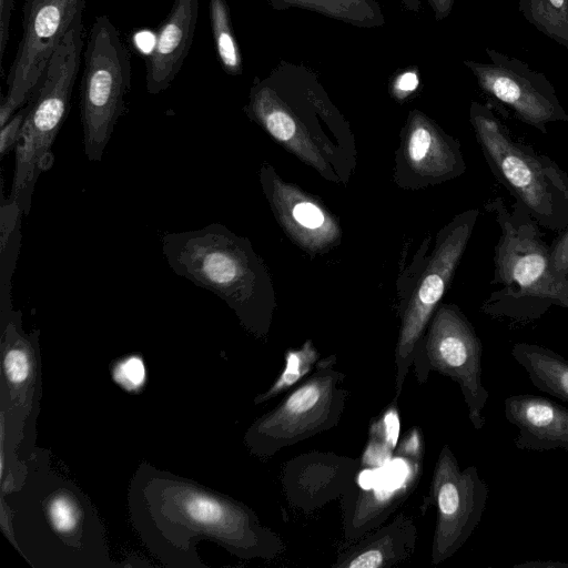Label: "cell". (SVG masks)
Returning a JSON list of instances; mask_svg holds the SVG:
<instances>
[{"mask_svg": "<svg viewBox=\"0 0 568 568\" xmlns=\"http://www.w3.org/2000/svg\"><path fill=\"white\" fill-rule=\"evenodd\" d=\"M80 93L83 148L88 160L100 162L125 110L131 88V57L108 16L94 19L85 50Z\"/></svg>", "mask_w": 568, "mask_h": 568, "instance_id": "7", "label": "cell"}, {"mask_svg": "<svg viewBox=\"0 0 568 568\" xmlns=\"http://www.w3.org/2000/svg\"><path fill=\"white\" fill-rule=\"evenodd\" d=\"M209 14L215 49L222 68L227 74H241V52L233 33L226 1L209 0Z\"/></svg>", "mask_w": 568, "mask_h": 568, "instance_id": "25", "label": "cell"}, {"mask_svg": "<svg viewBox=\"0 0 568 568\" xmlns=\"http://www.w3.org/2000/svg\"><path fill=\"white\" fill-rule=\"evenodd\" d=\"M551 260L555 270L568 277V229L551 245Z\"/></svg>", "mask_w": 568, "mask_h": 568, "instance_id": "31", "label": "cell"}, {"mask_svg": "<svg viewBox=\"0 0 568 568\" xmlns=\"http://www.w3.org/2000/svg\"><path fill=\"white\" fill-rule=\"evenodd\" d=\"M525 18L568 49V0H519Z\"/></svg>", "mask_w": 568, "mask_h": 568, "instance_id": "26", "label": "cell"}, {"mask_svg": "<svg viewBox=\"0 0 568 568\" xmlns=\"http://www.w3.org/2000/svg\"><path fill=\"white\" fill-rule=\"evenodd\" d=\"M481 341L475 328L452 304L440 305L413 352L415 376L419 384L436 372L458 384L475 429L485 425L483 410L489 393L481 381Z\"/></svg>", "mask_w": 568, "mask_h": 568, "instance_id": "9", "label": "cell"}, {"mask_svg": "<svg viewBox=\"0 0 568 568\" xmlns=\"http://www.w3.org/2000/svg\"><path fill=\"white\" fill-rule=\"evenodd\" d=\"M515 361L538 389L568 402V361L545 346L526 342L511 347Z\"/></svg>", "mask_w": 568, "mask_h": 568, "instance_id": "22", "label": "cell"}, {"mask_svg": "<svg viewBox=\"0 0 568 568\" xmlns=\"http://www.w3.org/2000/svg\"><path fill=\"white\" fill-rule=\"evenodd\" d=\"M28 104L20 108L12 118L0 126V155L4 156L8 152L16 149L24 119L28 113Z\"/></svg>", "mask_w": 568, "mask_h": 568, "instance_id": "30", "label": "cell"}, {"mask_svg": "<svg viewBox=\"0 0 568 568\" xmlns=\"http://www.w3.org/2000/svg\"><path fill=\"white\" fill-rule=\"evenodd\" d=\"M405 153L414 172L432 180L444 181L465 171L459 143L423 115L410 121Z\"/></svg>", "mask_w": 568, "mask_h": 568, "instance_id": "20", "label": "cell"}, {"mask_svg": "<svg viewBox=\"0 0 568 568\" xmlns=\"http://www.w3.org/2000/svg\"><path fill=\"white\" fill-rule=\"evenodd\" d=\"M478 215L477 209L467 210L446 226L416 292L404 310L395 347V400L400 397L413 363V352L423 338L429 320L452 280Z\"/></svg>", "mask_w": 568, "mask_h": 568, "instance_id": "12", "label": "cell"}, {"mask_svg": "<svg viewBox=\"0 0 568 568\" xmlns=\"http://www.w3.org/2000/svg\"><path fill=\"white\" fill-rule=\"evenodd\" d=\"M488 52L493 63L465 62L484 91L509 106L520 121L542 133L547 132L549 123L568 121L551 85L542 75L498 52Z\"/></svg>", "mask_w": 568, "mask_h": 568, "instance_id": "14", "label": "cell"}, {"mask_svg": "<svg viewBox=\"0 0 568 568\" xmlns=\"http://www.w3.org/2000/svg\"><path fill=\"white\" fill-rule=\"evenodd\" d=\"M417 525L413 516L400 513L356 541L345 544L334 568H392L414 555Z\"/></svg>", "mask_w": 568, "mask_h": 568, "instance_id": "19", "label": "cell"}, {"mask_svg": "<svg viewBox=\"0 0 568 568\" xmlns=\"http://www.w3.org/2000/svg\"><path fill=\"white\" fill-rule=\"evenodd\" d=\"M336 363L334 354L320 359L310 376L253 422L244 435L253 455L271 457L339 423L347 390L343 387L345 374L335 368Z\"/></svg>", "mask_w": 568, "mask_h": 568, "instance_id": "8", "label": "cell"}, {"mask_svg": "<svg viewBox=\"0 0 568 568\" xmlns=\"http://www.w3.org/2000/svg\"><path fill=\"white\" fill-rule=\"evenodd\" d=\"M263 181L281 223L300 244L316 251L332 244L339 234L334 219L296 187L275 179L264 169Z\"/></svg>", "mask_w": 568, "mask_h": 568, "instance_id": "18", "label": "cell"}, {"mask_svg": "<svg viewBox=\"0 0 568 568\" xmlns=\"http://www.w3.org/2000/svg\"><path fill=\"white\" fill-rule=\"evenodd\" d=\"M359 458L331 452H308L287 460L281 485L288 505L306 515L341 498L354 481Z\"/></svg>", "mask_w": 568, "mask_h": 568, "instance_id": "15", "label": "cell"}, {"mask_svg": "<svg viewBox=\"0 0 568 568\" xmlns=\"http://www.w3.org/2000/svg\"><path fill=\"white\" fill-rule=\"evenodd\" d=\"M470 122L493 175L540 227L568 229V174L549 156L515 140L491 110L474 102Z\"/></svg>", "mask_w": 568, "mask_h": 568, "instance_id": "6", "label": "cell"}, {"mask_svg": "<svg viewBox=\"0 0 568 568\" xmlns=\"http://www.w3.org/2000/svg\"><path fill=\"white\" fill-rule=\"evenodd\" d=\"M30 490L16 506L18 542L34 560H61L71 566H99L105 560L100 523L70 483L52 474L33 475ZM59 565V564H58Z\"/></svg>", "mask_w": 568, "mask_h": 568, "instance_id": "4", "label": "cell"}, {"mask_svg": "<svg viewBox=\"0 0 568 568\" xmlns=\"http://www.w3.org/2000/svg\"><path fill=\"white\" fill-rule=\"evenodd\" d=\"M144 376V365L136 356L125 358L114 369L115 381L130 390L139 388L143 384Z\"/></svg>", "mask_w": 568, "mask_h": 568, "instance_id": "29", "label": "cell"}, {"mask_svg": "<svg viewBox=\"0 0 568 568\" xmlns=\"http://www.w3.org/2000/svg\"><path fill=\"white\" fill-rule=\"evenodd\" d=\"M274 8L301 7L316 10L356 26H375L383 20L379 8L371 0H268Z\"/></svg>", "mask_w": 568, "mask_h": 568, "instance_id": "24", "label": "cell"}, {"mask_svg": "<svg viewBox=\"0 0 568 568\" xmlns=\"http://www.w3.org/2000/svg\"><path fill=\"white\" fill-rule=\"evenodd\" d=\"M19 204L2 196L0 209V317L1 325L11 314V280L17 265L21 242V215Z\"/></svg>", "mask_w": 568, "mask_h": 568, "instance_id": "23", "label": "cell"}, {"mask_svg": "<svg viewBox=\"0 0 568 568\" xmlns=\"http://www.w3.org/2000/svg\"><path fill=\"white\" fill-rule=\"evenodd\" d=\"M82 13L53 52L41 81L28 101V113L16 146L14 172L10 199L23 214L31 207L32 194L41 173L51 169L52 145L70 106L83 50Z\"/></svg>", "mask_w": 568, "mask_h": 568, "instance_id": "5", "label": "cell"}, {"mask_svg": "<svg viewBox=\"0 0 568 568\" xmlns=\"http://www.w3.org/2000/svg\"><path fill=\"white\" fill-rule=\"evenodd\" d=\"M130 508L144 544L166 565H191L202 538L246 560H273L286 549L246 505L153 468L136 474Z\"/></svg>", "mask_w": 568, "mask_h": 568, "instance_id": "1", "label": "cell"}, {"mask_svg": "<svg viewBox=\"0 0 568 568\" xmlns=\"http://www.w3.org/2000/svg\"><path fill=\"white\" fill-rule=\"evenodd\" d=\"M400 418L397 400L389 403L378 416H376L368 428V440L396 450L399 443Z\"/></svg>", "mask_w": 568, "mask_h": 568, "instance_id": "28", "label": "cell"}, {"mask_svg": "<svg viewBox=\"0 0 568 568\" xmlns=\"http://www.w3.org/2000/svg\"><path fill=\"white\" fill-rule=\"evenodd\" d=\"M418 85V78L414 72L403 73L395 83V90L397 93L405 95L414 91Z\"/></svg>", "mask_w": 568, "mask_h": 568, "instance_id": "33", "label": "cell"}, {"mask_svg": "<svg viewBox=\"0 0 568 568\" xmlns=\"http://www.w3.org/2000/svg\"><path fill=\"white\" fill-rule=\"evenodd\" d=\"M488 486L475 466L465 469L445 444L434 467L420 510L436 508L430 559L434 565L455 555L479 525L488 499Z\"/></svg>", "mask_w": 568, "mask_h": 568, "instance_id": "10", "label": "cell"}, {"mask_svg": "<svg viewBox=\"0 0 568 568\" xmlns=\"http://www.w3.org/2000/svg\"><path fill=\"white\" fill-rule=\"evenodd\" d=\"M284 361L283 371L267 390L254 398L255 404L267 402L305 379L320 361V353L308 339L300 348L288 349Z\"/></svg>", "mask_w": 568, "mask_h": 568, "instance_id": "27", "label": "cell"}, {"mask_svg": "<svg viewBox=\"0 0 568 568\" xmlns=\"http://www.w3.org/2000/svg\"><path fill=\"white\" fill-rule=\"evenodd\" d=\"M506 419L519 430L518 449L568 450V408L537 395H513L504 399Z\"/></svg>", "mask_w": 568, "mask_h": 568, "instance_id": "17", "label": "cell"}, {"mask_svg": "<svg viewBox=\"0 0 568 568\" xmlns=\"http://www.w3.org/2000/svg\"><path fill=\"white\" fill-rule=\"evenodd\" d=\"M429 2L433 4L437 19H443L449 13L454 0H429Z\"/></svg>", "mask_w": 568, "mask_h": 568, "instance_id": "34", "label": "cell"}, {"mask_svg": "<svg viewBox=\"0 0 568 568\" xmlns=\"http://www.w3.org/2000/svg\"><path fill=\"white\" fill-rule=\"evenodd\" d=\"M406 8L409 10L417 11L419 9V1L418 0H400Z\"/></svg>", "mask_w": 568, "mask_h": 568, "instance_id": "35", "label": "cell"}, {"mask_svg": "<svg viewBox=\"0 0 568 568\" xmlns=\"http://www.w3.org/2000/svg\"><path fill=\"white\" fill-rule=\"evenodd\" d=\"M246 111L273 138L318 171H324L325 162L321 154L300 126L297 119L280 99L267 78L252 87Z\"/></svg>", "mask_w": 568, "mask_h": 568, "instance_id": "21", "label": "cell"}, {"mask_svg": "<svg viewBox=\"0 0 568 568\" xmlns=\"http://www.w3.org/2000/svg\"><path fill=\"white\" fill-rule=\"evenodd\" d=\"M85 0H24L22 37L0 103V126L32 98L44 70Z\"/></svg>", "mask_w": 568, "mask_h": 568, "instance_id": "11", "label": "cell"}, {"mask_svg": "<svg viewBox=\"0 0 568 568\" xmlns=\"http://www.w3.org/2000/svg\"><path fill=\"white\" fill-rule=\"evenodd\" d=\"M425 452L396 447L384 466L359 467L353 484L341 497L345 544L375 530L415 491L423 475Z\"/></svg>", "mask_w": 568, "mask_h": 568, "instance_id": "13", "label": "cell"}, {"mask_svg": "<svg viewBox=\"0 0 568 568\" xmlns=\"http://www.w3.org/2000/svg\"><path fill=\"white\" fill-rule=\"evenodd\" d=\"M162 253L172 271L224 300L242 324L266 335L268 315L260 306V271L250 243L224 225L165 233Z\"/></svg>", "mask_w": 568, "mask_h": 568, "instance_id": "3", "label": "cell"}, {"mask_svg": "<svg viewBox=\"0 0 568 568\" xmlns=\"http://www.w3.org/2000/svg\"><path fill=\"white\" fill-rule=\"evenodd\" d=\"M499 226L494 248L495 286L481 312L496 318L530 322L551 306L568 308V277L558 273L551 260V246L542 239L540 226L517 200L508 207L501 197L486 204Z\"/></svg>", "mask_w": 568, "mask_h": 568, "instance_id": "2", "label": "cell"}, {"mask_svg": "<svg viewBox=\"0 0 568 568\" xmlns=\"http://www.w3.org/2000/svg\"><path fill=\"white\" fill-rule=\"evenodd\" d=\"M14 0H0V64L3 73V55L9 41L10 22Z\"/></svg>", "mask_w": 568, "mask_h": 568, "instance_id": "32", "label": "cell"}, {"mask_svg": "<svg viewBox=\"0 0 568 568\" xmlns=\"http://www.w3.org/2000/svg\"><path fill=\"white\" fill-rule=\"evenodd\" d=\"M197 14L199 0H173L146 57L145 85L149 93L159 94L171 87L192 45Z\"/></svg>", "mask_w": 568, "mask_h": 568, "instance_id": "16", "label": "cell"}]
</instances>
